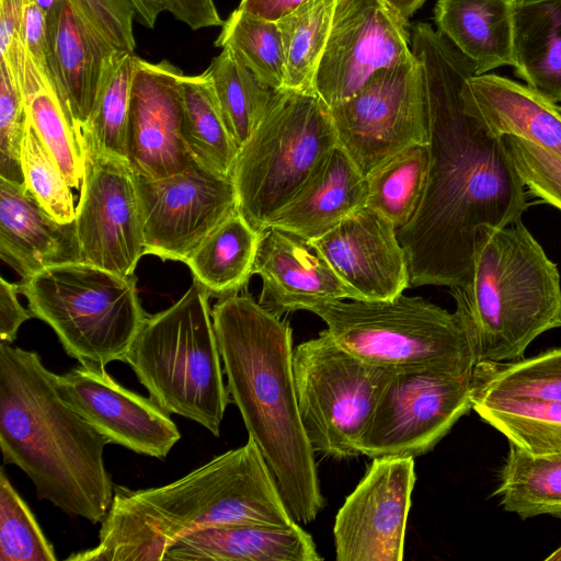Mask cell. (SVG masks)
<instances>
[{
  "instance_id": "cell-16",
  "label": "cell",
  "mask_w": 561,
  "mask_h": 561,
  "mask_svg": "<svg viewBox=\"0 0 561 561\" xmlns=\"http://www.w3.org/2000/svg\"><path fill=\"white\" fill-rule=\"evenodd\" d=\"M414 458H374L334 527L337 561H401L415 484Z\"/></svg>"
},
{
  "instance_id": "cell-44",
  "label": "cell",
  "mask_w": 561,
  "mask_h": 561,
  "mask_svg": "<svg viewBox=\"0 0 561 561\" xmlns=\"http://www.w3.org/2000/svg\"><path fill=\"white\" fill-rule=\"evenodd\" d=\"M21 38L33 62L47 78V14L34 1L25 0Z\"/></svg>"
},
{
  "instance_id": "cell-53",
  "label": "cell",
  "mask_w": 561,
  "mask_h": 561,
  "mask_svg": "<svg viewBox=\"0 0 561 561\" xmlns=\"http://www.w3.org/2000/svg\"><path fill=\"white\" fill-rule=\"evenodd\" d=\"M516 1H522V0H516Z\"/></svg>"
},
{
  "instance_id": "cell-12",
  "label": "cell",
  "mask_w": 561,
  "mask_h": 561,
  "mask_svg": "<svg viewBox=\"0 0 561 561\" xmlns=\"http://www.w3.org/2000/svg\"><path fill=\"white\" fill-rule=\"evenodd\" d=\"M330 113L337 145L365 176L402 150L430 144L422 68L414 54L376 71Z\"/></svg>"
},
{
  "instance_id": "cell-52",
  "label": "cell",
  "mask_w": 561,
  "mask_h": 561,
  "mask_svg": "<svg viewBox=\"0 0 561 561\" xmlns=\"http://www.w3.org/2000/svg\"><path fill=\"white\" fill-rule=\"evenodd\" d=\"M547 561H561V547L551 552L547 558Z\"/></svg>"
},
{
  "instance_id": "cell-25",
  "label": "cell",
  "mask_w": 561,
  "mask_h": 561,
  "mask_svg": "<svg viewBox=\"0 0 561 561\" xmlns=\"http://www.w3.org/2000/svg\"><path fill=\"white\" fill-rule=\"evenodd\" d=\"M320 561L312 536L287 527L227 524L197 530L173 543L163 561Z\"/></svg>"
},
{
  "instance_id": "cell-33",
  "label": "cell",
  "mask_w": 561,
  "mask_h": 561,
  "mask_svg": "<svg viewBox=\"0 0 561 561\" xmlns=\"http://www.w3.org/2000/svg\"><path fill=\"white\" fill-rule=\"evenodd\" d=\"M472 409L510 444L531 455L561 453V402L473 398Z\"/></svg>"
},
{
  "instance_id": "cell-8",
  "label": "cell",
  "mask_w": 561,
  "mask_h": 561,
  "mask_svg": "<svg viewBox=\"0 0 561 561\" xmlns=\"http://www.w3.org/2000/svg\"><path fill=\"white\" fill-rule=\"evenodd\" d=\"M19 285L32 316L47 323L82 365L123 362L147 317L134 275L82 261L46 267Z\"/></svg>"
},
{
  "instance_id": "cell-24",
  "label": "cell",
  "mask_w": 561,
  "mask_h": 561,
  "mask_svg": "<svg viewBox=\"0 0 561 561\" xmlns=\"http://www.w3.org/2000/svg\"><path fill=\"white\" fill-rule=\"evenodd\" d=\"M367 198V178L336 145L265 228H278L312 241L366 206Z\"/></svg>"
},
{
  "instance_id": "cell-38",
  "label": "cell",
  "mask_w": 561,
  "mask_h": 561,
  "mask_svg": "<svg viewBox=\"0 0 561 561\" xmlns=\"http://www.w3.org/2000/svg\"><path fill=\"white\" fill-rule=\"evenodd\" d=\"M28 118L56 158L68 184L79 190L84 172L78 135L57 94L47 82L24 96Z\"/></svg>"
},
{
  "instance_id": "cell-30",
  "label": "cell",
  "mask_w": 561,
  "mask_h": 561,
  "mask_svg": "<svg viewBox=\"0 0 561 561\" xmlns=\"http://www.w3.org/2000/svg\"><path fill=\"white\" fill-rule=\"evenodd\" d=\"M493 495L523 519L561 517V453L531 455L510 444Z\"/></svg>"
},
{
  "instance_id": "cell-23",
  "label": "cell",
  "mask_w": 561,
  "mask_h": 561,
  "mask_svg": "<svg viewBox=\"0 0 561 561\" xmlns=\"http://www.w3.org/2000/svg\"><path fill=\"white\" fill-rule=\"evenodd\" d=\"M0 254L22 278L81 261L76 222H59L23 183L0 178Z\"/></svg>"
},
{
  "instance_id": "cell-29",
  "label": "cell",
  "mask_w": 561,
  "mask_h": 561,
  "mask_svg": "<svg viewBox=\"0 0 561 561\" xmlns=\"http://www.w3.org/2000/svg\"><path fill=\"white\" fill-rule=\"evenodd\" d=\"M181 88V134L187 151L201 167L231 176L239 147L225 123L210 79L205 72L183 75Z\"/></svg>"
},
{
  "instance_id": "cell-13",
  "label": "cell",
  "mask_w": 561,
  "mask_h": 561,
  "mask_svg": "<svg viewBox=\"0 0 561 561\" xmlns=\"http://www.w3.org/2000/svg\"><path fill=\"white\" fill-rule=\"evenodd\" d=\"M136 185L145 254L163 261L185 263L203 240L238 210L232 178L197 163L160 179L136 174Z\"/></svg>"
},
{
  "instance_id": "cell-14",
  "label": "cell",
  "mask_w": 561,
  "mask_h": 561,
  "mask_svg": "<svg viewBox=\"0 0 561 561\" xmlns=\"http://www.w3.org/2000/svg\"><path fill=\"white\" fill-rule=\"evenodd\" d=\"M76 231L81 261L123 276L145 255L136 174L127 159L85 151Z\"/></svg>"
},
{
  "instance_id": "cell-1",
  "label": "cell",
  "mask_w": 561,
  "mask_h": 561,
  "mask_svg": "<svg viewBox=\"0 0 561 561\" xmlns=\"http://www.w3.org/2000/svg\"><path fill=\"white\" fill-rule=\"evenodd\" d=\"M412 51L422 68L431 164L412 219L397 230L412 286L462 285L478 230L522 220L524 185L504 138L492 136L463 110L461 88L472 64L437 30L413 27Z\"/></svg>"
},
{
  "instance_id": "cell-18",
  "label": "cell",
  "mask_w": 561,
  "mask_h": 561,
  "mask_svg": "<svg viewBox=\"0 0 561 561\" xmlns=\"http://www.w3.org/2000/svg\"><path fill=\"white\" fill-rule=\"evenodd\" d=\"M184 73L169 60L136 59L127 131V161L148 179L181 172L196 162L183 141Z\"/></svg>"
},
{
  "instance_id": "cell-27",
  "label": "cell",
  "mask_w": 561,
  "mask_h": 561,
  "mask_svg": "<svg viewBox=\"0 0 561 561\" xmlns=\"http://www.w3.org/2000/svg\"><path fill=\"white\" fill-rule=\"evenodd\" d=\"M515 75L561 103V0L515 1Z\"/></svg>"
},
{
  "instance_id": "cell-26",
  "label": "cell",
  "mask_w": 561,
  "mask_h": 561,
  "mask_svg": "<svg viewBox=\"0 0 561 561\" xmlns=\"http://www.w3.org/2000/svg\"><path fill=\"white\" fill-rule=\"evenodd\" d=\"M515 1L437 0V31L472 64L476 75L516 66Z\"/></svg>"
},
{
  "instance_id": "cell-43",
  "label": "cell",
  "mask_w": 561,
  "mask_h": 561,
  "mask_svg": "<svg viewBox=\"0 0 561 561\" xmlns=\"http://www.w3.org/2000/svg\"><path fill=\"white\" fill-rule=\"evenodd\" d=\"M75 9L117 50L134 53L133 21L136 10L130 0H69Z\"/></svg>"
},
{
  "instance_id": "cell-10",
  "label": "cell",
  "mask_w": 561,
  "mask_h": 561,
  "mask_svg": "<svg viewBox=\"0 0 561 561\" xmlns=\"http://www.w3.org/2000/svg\"><path fill=\"white\" fill-rule=\"evenodd\" d=\"M293 371L313 453L334 459L359 456L357 443L394 370L354 356L323 330L294 348Z\"/></svg>"
},
{
  "instance_id": "cell-46",
  "label": "cell",
  "mask_w": 561,
  "mask_h": 561,
  "mask_svg": "<svg viewBox=\"0 0 561 561\" xmlns=\"http://www.w3.org/2000/svg\"><path fill=\"white\" fill-rule=\"evenodd\" d=\"M164 10L192 30L221 26L214 0H160Z\"/></svg>"
},
{
  "instance_id": "cell-45",
  "label": "cell",
  "mask_w": 561,
  "mask_h": 561,
  "mask_svg": "<svg viewBox=\"0 0 561 561\" xmlns=\"http://www.w3.org/2000/svg\"><path fill=\"white\" fill-rule=\"evenodd\" d=\"M19 283H10L0 278V340L12 344L20 327L33 316L19 302Z\"/></svg>"
},
{
  "instance_id": "cell-31",
  "label": "cell",
  "mask_w": 561,
  "mask_h": 561,
  "mask_svg": "<svg viewBox=\"0 0 561 561\" xmlns=\"http://www.w3.org/2000/svg\"><path fill=\"white\" fill-rule=\"evenodd\" d=\"M137 56L116 51L103 70L98 95L81 128L82 154L103 152L127 159V131L131 84Z\"/></svg>"
},
{
  "instance_id": "cell-3",
  "label": "cell",
  "mask_w": 561,
  "mask_h": 561,
  "mask_svg": "<svg viewBox=\"0 0 561 561\" xmlns=\"http://www.w3.org/2000/svg\"><path fill=\"white\" fill-rule=\"evenodd\" d=\"M296 523L252 438L168 484L114 486L99 543L68 561H160L182 537L227 524Z\"/></svg>"
},
{
  "instance_id": "cell-49",
  "label": "cell",
  "mask_w": 561,
  "mask_h": 561,
  "mask_svg": "<svg viewBox=\"0 0 561 561\" xmlns=\"http://www.w3.org/2000/svg\"><path fill=\"white\" fill-rule=\"evenodd\" d=\"M136 10V20L147 28H153L164 7L160 0H130Z\"/></svg>"
},
{
  "instance_id": "cell-54",
  "label": "cell",
  "mask_w": 561,
  "mask_h": 561,
  "mask_svg": "<svg viewBox=\"0 0 561 561\" xmlns=\"http://www.w3.org/2000/svg\"><path fill=\"white\" fill-rule=\"evenodd\" d=\"M561 107V106H560Z\"/></svg>"
},
{
  "instance_id": "cell-50",
  "label": "cell",
  "mask_w": 561,
  "mask_h": 561,
  "mask_svg": "<svg viewBox=\"0 0 561 561\" xmlns=\"http://www.w3.org/2000/svg\"><path fill=\"white\" fill-rule=\"evenodd\" d=\"M403 21L409 19L423 5L426 0H381Z\"/></svg>"
},
{
  "instance_id": "cell-41",
  "label": "cell",
  "mask_w": 561,
  "mask_h": 561,
  "mask_svg": "<svg viewBox=\"0 0 561 561\" xmlns=\"http://www.w3.org/2000/svg\"><path fill=\"white\" fill-rule=\"evenodd\" d=\"M27 123L22 91L0 59V178L23 184L21 150Z\"/></svg>"
},
{
  "instance_id": "cell-22",
  "label": "cell",
  "mask_w": 561,
  "mask_h": 561,
  "mask_svg": "<svg viewBox=\"0 0 561 561\" xmlns=\"http://www.w3.org/2000/svg\"><path fill=\"white\" fill-rule=\"evenodd\" d=\"M465 112L492 136L525 139L561 158V107L527 84L495 75L469 77Z\"/></svg>"
},
{
  "instance_id": "cell-51",
  "label": "cell",
  "mask_w": 561,
  "mask_h": 561,
  "mask_svg": "<svg viewBox=\"0 0 561 561\" xmlns=\"http://www.w3.org/2000/svg\"><path fill=\"white\" fill-rule=\"evenodd\" d=\"M34 1L47 14L58 0H26Z\"/></svg>"
},
{
  "instance_id": "cell-39",
  "label": "cell",
  "mask_w": 561,
  "mask_h": 561,
  "mask_svg": "<svg viewBox=\"0 0 561 561\" xmlns=\"http://www.w3.org/2000/svg\"><path fill=\"white\" fill-rule=\"evenodd\" d=\"M21 164L24 185L36 202L59 222L75 221L71 187L30 118L22 142Z\"/></svg>"
},
{
  "instance_id": "cell-28",
  "label": "cell",
  "mask_w": 561,
  "mask_h": 561,
  "mask_svg": "<svg viewBox=\"0 0 561 561\" xmlns=\"http://www.w3.org/2000/svg\"><path fill=\"white\" fill-rule=\"evenodd\" d=\"M260 233L237 210L214 229L185 264L209 295H238L252 274Z\"/></svg>"
},
{
  "instance_id": "cell-9",
  "label": "cell",
  "mask_w": 561,
  "mask_h": 561,
  "mask_svg": "<svg viewBox=\"0 0 561 561\" xmlns=\"http://www.w3.org/2000/svg\"><path fill=\"white\" fill-rule=\"evenodd\" d=\"M336 145L330 107L314 91L280 90L234 161L240 215L261 232Z\"/></svg>"
},
{
  "instance_id": "cell-5",
  "label": "cell",
  "mask_w": 561,
  "mask_h": 561,
  "mask_svg": "<svg viewBox=\"0 0 561 561\" xmlns=\"http://www.w3.org/2000/svg\"><path fill=\"white\" fill-rule=\"evenodd\" d=\"M449 289L477 364L523 359L536 337L561 327L558 266L522 220L481 227L466 282Z\"/></svg>"
},
{
  "instance_id": "cell-35",
  "label": "cell",
  "mask_w": 561,
  "mask_h": 561,
  "mask_svg": "<svg viewBox=\"0 0 561 561\" xmlns=\"http://www.w3.org/2000/svg\"><path fill=\"white\" fill-rule=\"evenodd\" d=\"M336 0H309L284 16L279 26L285 54V89L313 90L330 35Z\"/></svg>"
},
{
  "instance_id": "cell-34",
  "label": "cell",
  "mask_w": 561,
  "mask_h": 561,
  "mask_svg": "<svg viewBox=\"0 0 561 561\" xmlns=\"http://www.w3.org/2000/svg\"><path fill=\"white\" fill-rule=\"evenodd\" d=\"M430 164L428 144L411 146L391 157L366 175V206L388 218L397 230L404 227L422 201Z\"/></svg>"
},
{
  "instance_id": "cell-21",
  "label": "cell",
  "mask_w": 561,
  "mask_h": 561,
  "mask_svg": "<svg viewBox=\"0 0 561 561\" xmlns=\"http://www.w3.org/2000/svg\"><path fill=\"white\" fill-rule=\"evenodd\" d=\"M118 51L71 4L58 0L47 13V79L81 147L108 59Z\"/></svg>"
},
{
  "instance_id": "cell-6",
  "label": "cell",
  "mask_w": 561,
  "mask_h": 561,
  "mask_svg": "<svg viewBox=\"0 0 561 561\" xmlns=\"http://www.w3.org/2000/svg\"><path fill=\"white\" fill-rule=\"evenodd\" d=\"M208 300L193 279L172 306L145 318L123 362L161 409L218 437L231 399Z\"/></svg>"
},
{
  "instance_id": "cell-20",
  "label": "cell",
  "mask_w": 561,
  "mask_h": 561,
  "mask_svg": "<svg viewBox=\"0 0 561 561\" xmlns=\"http://www.w3.org/2000/svg\"><path fill=\"white\" fill-rule=\"evenodd\" d=\"M252 274L262 278L259 304L280 318L325 301L362 300L309 240L274 227L260 233Z\"/></svg>"
},
{
  "instance_id": "cell-37",
  "label": "cell",
  "mask_w": 561,
  "mask_h": 561,
  "mask_svg": "<svg viewBox=\"0 0 561 561\" xmlns=\"http://www.w3.org/2000/svg\"><path fill=\"white\" fill-rule=\"evenodd\" d=\"M216 47L229 48L263 82L285 89V54L277 22L237 8L221 25Z\"/></svg>"
},
{
  "instance_id": "cell-4",
  "label": "cell",
  "mask_w": 561,
  "mask_h": 561,
  "mask_svg": "<svg viewBox=\"0 0 561 561\" xmlns=\"http://www.w3.org/2000/svg\"><path fill=\"white\" fill-rule=\"evenodd\" d=\"M110 444L60 390L33 351L0 342V448L36 495L68 515L102 523L114 497L103 451Z\"/></svg>"
},
{
  "instance_id": "cell-7",
  "label": "cell",
  "mask_w": 561,
  "mask_h": 561,
  "mask_svg": "<svg viewBox=\"0 0 561 561\" xmlns=\"http://www.w3.org/2000/svg\"><path fill=\"white\" fill-rule=\"evenodd\" d=\"M354 356L390 370L473 374L477 359L459 316L403 294L389 300H331L308 308Z\"/></svg>"
},
{
  "instance_id": "cell-19",
  "label": "cell",
  "mask_w": 561,
  "mask_h": 561,
  "mask_svg": "<svg viewBox=\"0 0 561 561\" xmlns=\"http://www.w3.org/2000/svg\"><path fill=\"white\" fill-rule=\"evenodd\" d=\"M310 242L362 300H389L411 285L397 228L368 206Z\"/></svg>"
},
{
  "instance_id": "cell-47",
  "label": "cell",
  "mask_w": 561,
  "mask_h": 561,
  "mask_svg": "<svg viewBox=\"0 0 561 561\" xmlns=\"http://www.w3.org/2000/svg\"><path fill=\"white\" fill-rule=\"evenodd\" d=\"M25 0H0V53L1 58L24 49L21 26Z\"/></svg>"
},
{
  "instance_id": "cell-11",
  "label": "cell",
  "mask_w": 561,
  "mask_h": 561,
  "mask_svg": "<svg viewBox=\"0 0 561 561\" xmlns=\"http://www.w3.org/2000/svg\"><path fill=\"white\" fill-rule=\"evenodd\" d=\"M473 374L434 368L394 371L357 443L360 455L415 458L434 449L472 409Z\"/></svg>"
},
{
  "instance_id": "cell-32",
  "label": "cell",
  "mask_w": 561,
  "mask_h": 561,
  "mask_svg": "<svg viewBox=\"0 0 561 561\" xmlns=\"http://www.w3.org/2000/svg\"><path fill=\"white\" fill-rule=\"evenodd\" d=\"M225 123L240 148L260 124L280 90L263 82L227 47L204 71Z\"/></svg>"
},
{
  "instance_id": "cell-15",
  "label": "cell",
  "mask_w": 561,
  "mask_h": 561,
  "mask_svg": "<svg viewBox=\"0 0 561 561\" xmlns=\"http://www.w3.org/2000/svg\"><path fill=\"white\" fill-rule=\"evenodd\" d=\"M408 26L381 0H336L314 92L332 107L352 98L379 69L413 57Z\"/></svg>"
},
{
  "instance_id": "cell-42",
  "label": "cell",
  "mask_w": 561,
  "mask_h": 561,
  "mask_svg": "<svg viewBox=\"0 0 561 561\" xmlns=\"http://www.w3.org/2000/svg\"><path fill=\"white\" fill-rule=\"evenodd\" d=\"M504 141L526 188L561 210V158L518 137Z\"/></svg>"
},
{
  "instance_id": "cell-48",
  "label": "cell",
  "mask_w": 561,
  "mask_h": 561,
  "mask_svg": "<svg viewBox=\"0 0 561 561\" xmlns=\"http://www.w3.org/2000/svg\"><path fill=\"white\" fill-rule=\"evenodd\" d=\"M309 0H241L238 8L259 18L277 22Z\"/></svg>"
},
{
  "instance_id": "cell-40",
  "label": "cell",
  "mask_w": 561,
  "mask_h": 561,
  "mask_svg": "<svg viewBox=\"0 0 561 561\" xmlns=\"http://www.w3.org/2000/svg\"><path fill=\"white\" fill-rule=\"evenodd\" d=\"M47 540L25 501L0 472V561H56Z\"/></svg>"
},
{
  "instance_id": "cell-17",
  "label": "cell",
  "mask_w": 561,
  "mask_h": 561,
  "mask_svg": "<svg viewBox=\"0 0 561 561\" xmlns=\"http://www.w3.org/2000/svg\"><path fill=\"white\" fill-rule=\"evenodd\" d=\"M59 379L64 398L110 444L164 459L181 438L168 412L119 385L103 366L79 364Z\"/></svg>"
},
{
  "instance_id": "cell-36",
  "label": "cell",
  "mask_w": 561,
  "mask_h": 561,
  "mask_svg": "<svg viewBox=\"0 0 561 561\" xmlns=\"http://www.w3.org/2000/svg\"><path fill=\"white\" fill-rule=\"evenodd\" d=\"M473 377V398L561 402V347L515 362L477 364Z\"/></svg>"
},
{
  "instance_id": "cell-2",
  "label": "cell",
  "mask_w": 561,
  "mask_h": 561,
  "mask_svg": "<svg viewBox=\"0 0 561 561\" xmlns=\"http://www.w3.org/2000/svg\"><path fill=\"white\" fill-rule=\"evenodd\" d=\"M227 388L297 523L325 506L314 453L305 433L293 371V330L245 294L211 309Z\"/></svg>"
}]
</instances>
